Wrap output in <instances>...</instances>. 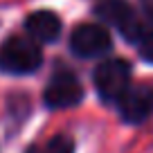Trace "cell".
Here are the masks:
<instances>
[{"label":"cell","mask_w":153,"mask_h":153,"mask_svg":"<svg viewBox=\"0 0 153 153\" xmlns=\"http://www.w3.org/2000/svg\"><path fill=\"white\" fill-rule=\"evenodd\" d=\"M41 48L27 36H11L0 48V70L9 74H27L41 65Z\"/></svg>","instance_id":"obj_1"},{"label":"cell","mask_w":153,"mask_h":153,"mask_svg":"<svg viewBox=\"0 0 153 153\" xmlns=\"http://www.w3.org/2000/svg\"><path fill=\"white\" fill-rule=\"evenodd\" d=\"M41 153H74V142L70 135H56L45 144Z\"/></svg>","instance_id":"obj_9"},{"label":"cell","mask_w":153,"mask_h":153,"mask_svg":"<svg viewBox=\"0 0 153 153\" xmlns=\"http://www.w3.org/2000/svg\"><path fill=\"white\" fill-rule=\"evenodd\" d=\"M25 27H27L29 36H32L34 41L52 43V41L59 38V34H61V20H59V16L52 14V11H34V14L27 16Z\"/></svg>","instance_id":"obj_6"},{"label":"cell","mask_w":153,"mask_h":153,"mask_svg":"<svg viewBox=\"0 0 153 153\" xmlns=\"http://www.w3.org/2000/svg\"><path fill=\"white\" fill-rule=\"evenodd\" d=\"M95 88L106 101H120L124 92L131 88V68L122 59H110L97 65L95 70Z\"/></svg>","instance_id":"obj_2"},{"label":"cell","mask_w":153,"mask_h":153,"mask_svg":"<svg viewBox=\"0 0 153 153\" xmlns=\"http://www.w3.org/2000/svg\"><path fill=\"white\" fill-rule=\"evenodd\" d=\"M140 2H142V9L146 11V16L153 18V0H140Z\"/></svg>","instance_id":"obj_11"},{"label":"cell","mask_w":153,"mask_h":153,"mask_svg":"<svg viewBox=\"0 0 153 153\" xmlns=\"http://www.w3.org/2000/svg\"><path fill=\"white\" fill-rule=\"evenodd\" d=\"M70 48L76 56H81V59L99 56V54L110 50V34L101 25H92V23L81 25V27H76L72 32Z\"/></svg>","instance_id":"obj_4"},{"label":"cell","mask_w":153,"mask_h":153,"mask_svg":"<svg viewBox=\"0 0 153 153\" xmlns=\"http://www.w3.org/2000/svg\"><path fill=\"white\" fill-rule=\"evenodd\" d=\"M142 56L146 59V61H153V41H149V43L142 48Z\"/></svg>","instance_id":"obj_10"},{"label":"cell","mask_w":153,"mask_h":153,"mask_svg":"<svg viewBox=\"0 0 153 153\" xmlns=\"http://www.w3.org/2000/svg\"><path fill=\"white\" fill-rule=\"evenodd\" d=\"M97 14H99V18L104 23H110L120 29L133 16V11H131V7L126 5L124 0H101L97 5Z\"/></svg>","instance_id":"obj_8"},{"label":"cell","mask_w":153,"mask_h":153,"mask_svg":"<svg viewBox=\"0 0 153 153\" xmlns=\"http://www.w3.org/2000/svg\"><path fill=\"white\" fill-rule=\"evenodd\" d=\"M120 113L126 122L131 124H140L153 113V88L149 86H133L124 92L120 101Z\"/></svg>","instance_id":"obj_5"},{"label":"cell","mask_w":153,"mask_h":153,"mask_svg":"<svg viewBox=\"0 0 153 153\" xmlns=\"http://www.w3.org/2000/svg\"><path fill=\"white\" fill-rule=\"evenodd\" d=\"M122 36L131 43H144L146 45L149 41H153V18H142L133 11L128 20L120 27Z\"/></svg>","instance_id":"obj_7"},{"label":"cell","mask_w":153,"mask_h":153,"mask_svg":"<svg viewBox=\"0 0 153 153\" xmlns=\"http://www.w3.org/2000/svg\"><path fill=\"white\" fill-rule=\"evenodd\" d=\"M83 97L81 83L70 70H59L52 74L48 88H45V101L52 108H70L79 104Z\"/></svg>","instance_id":"obj_3"}]
</instances>
